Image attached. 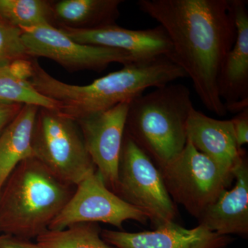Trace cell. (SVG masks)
Returning <instances> with one entry per match:
<instances>
[{
	"label": "cell",
	"instance_id": "8",
	"mask_svg": "<svg viewBox=\"0 0 248 248\" xmlns=\"http://www.w3.org/2000/svg\"><path fill=\"white\" fill-rule=\"evenodd\" d=\"M128 220L146 223L149 217L111 191L96 170L76 186L74 193L48 231H61L78 223L97 222L121 229Z\"/></svg>",
	"mask_w": 248,
	"mask_h": 248
},
{
	"label": "cell",
	"instance_id": "9",
	"mask_svg": "<svg viewBox=\"0 0 248 248\" xmlns=\"http://www.w3.org/2000/svg\"><path fill=\"white\" fill-rule=\"evenodd\" d=\"M22 30L29 58L50 59L68 71L102 72L112 63L124 66L138 62L130 53L120 49L78 43L52 26Z\"/></svg>",
	"mask_w": 248,
	"mask_h": 248
},
{
	"label": "cell",
	"instance_id": "6",
	"mask_svg": "<svg viewBox=\"0 0 248 248\" xmlns=\"http://www.w3.org/2000/svg\"><path fill=\"white\" fill-rule=\"evenodd\" d=\"M159 170L172 201L197 218L234 179L232 173L200 153L188 140L182 153Z\"/></svg>",
	"mask_w": 248,
	"mask_h": 248
},
{
	"label": "cell",
	"instance_id": "17",
	"mask_svg": "<svg viewBox=\"0 0 248 248\" xmlns=\"http://www.w3.org/2000/svg\"><path fill=\"white\" fill-rule=\"evenodd\" d=\"M40 108L33 105L23 106L19 113L0 135L1 187L19 163L33 156L32 139Z\"/></svg>",
	"mask_w": 248,
	"mask_h": 248
},
{
	"label": "cell",
	"instance_id": "1",
	"mask_svg": "<svg viewBox=\"0 0 248 248\" xmlns=\"http://www.w3.org/2000/svg\"><path fill=\"white\" fill-rule=\"evenodd\" d=\"M138 6L167 32L172 60L192 80L202 104L219 117L226 116L218 79L236 40L230 0H140Z\"/></svg>",
	"mask_w": 248,
	"mask_h": 248
},
{
	"label": "cell",
	"instance_id": "15",
	"mask_svg": "<svg viewBox=\"0 0 248 248\" xmlns=\"http://www.w3.org/2000/svg\"><path fill=\"white\" fill-rule=\"evenodd\" d=\"M235 186L225 190L198 218L210 231L228 236L248 234V162L244 156L234 170Z\"/></svg>",
	"mask_w": 248,
	"mask_h": 248
},
{
	"label": "cell",
	"instance_id": "16",
	"mask_svg": "<svg viewBox=\"0 0 248 248\" xmlns=\"http://www.w3.org/2000/svg\"><path fill=\"white\" fill-rule=\"evenodd\" d=\"M122 0H61L53 1L54 25L77 30L115 24Z\"/></svg>",
	"mask_w": 248,
	"mask_h": 248
},
{
	"label": "cell",
	"instance_id": "4",
	"mask_svg": "<svg viewBox=\"0 0 248 248\" xmlns=\"http://www.w3.org/2000/svg\"><path fill=\"white\" fill-rule=\"evenodd\" d=\"M193 108L186 85L156 88L129 103L125 134L161 169L185 148L186 125Z\"/></svg>",
	"mask_w": 248,
	"mask_h": 248
},
{
	"label": "cell",
	"instance_id": "7",
	"mask_svg": "<svg viewBox=\"0 0 248 248\" xmlns=\"http://www.w3.org/2000/svg\"><path fill=\"white\" fill-rule=\"evenodd\" d=\"M115 194L146 213L155 229L172 223L177 215L159 169L125 133Z\"/></svg>",
	"mask_w": 248,
	"mask_h": 248
},
{
	"label": "cell",
	"instance_id": "23",
	"mask_svg": "<svg viewBox=\"0 0 248 248\" xmlns=\"http://www.w3.org/2000/svg\"><path fill=\"white\" fill-rule=\"evenodd\" d=\"M24 105L17 104H6L0 102V132L4 130L11 122Z\"/></svg>",
	"mask_w": 248,
	"mask_h": 248
},
{
	"label": "cell",
	"instance_id": "11",
	"mask_svg": "<svg viewBox=\"0 0 248 248\" xmlns=\"http://www.w3.org/2000/svg\"><path fill=\"white\" fill-rule=\"evenodd\" d=\"M58 29L78 43L120 49L130 53L138 62L160 57H167L172 60V43L166 31L160 25L144 30H131L116 24L86 30Z\"/></svg>",
	"mask_w": 248,
	"mask_h": 248
},
{
	"label": "cell",
	"instance_id": "20",
	"mask_svg": "<svg viewBox=\"0 0 248 248\" xmlns=\"http://www.w3.org/2000/svg\"><path fill=\"white\" fill-rule=\"evenodd\" d=\"M101 232L95 223H78L61 231H47L36 243L43 248H117L106 242Z\"/></svg>",
	"mask_w": 248,
	"mask_h": 248
},
{
	"label": "cell",
	"instance_id": "24",
	"mask_svg": "<svg viewBox=\"0 0 248 248\" xmlns=\"http://www.w3.org/2000/svg\"><path fill=\"white\" fill-rule=\"evenodd\" d=\"M0 248H43L30 240L19 239L11 236H0Z\"/></svg>",
	"mask_w": 248,
	"mask_h": 248
},
{
	"label": "cell",
	"instance_id": "12",
	"mask_svg": "<svg viewBox=\"0 0 248 248\" xmlns=\"http://www.w3.org/2000/svg\"><path fill=\"white\" fill-rule=\"evenodd\" d=\"M236 24L234 45L227 55L218 79V91L227 112L248 108V11L246 0H230Z\"/></svg>",
	"mask_w": 248,
	"mask_h": 248
},
{
	"label": "cell",
	"instance_id": "25",
	"mask_svg": "<svg viewBox=\"0 0 248 248\" xmlns=\"http://www.w3.org/2000/svg\"><path fill=\"white\" fill-rule=\"evenodd\" d=\"M1 181H0V190H1Z\"/></svg>",
	"mask_w": 248,
	"mask_h": 248
},
{
	"label": "cell",
	"instance_id": "13",
	"mask_svg": "<svg viewBox=\"0 0 248 248\" xmlns=\"http://www.w3.org/2000/svg\"><path fill=\"white\" fill-rule=\"evenodd\" d=\"M101 236L117 248H224L232 239L199 225L186 229L172 223L153 231L126 232L104 230Z\"/></svg>",
	"mask_w": 248,
	"mask_h": 248
},
{
	"label": "cell",
	"instance_id": "14",
	"mask_svg": "<svg viewBox=\"0 0 248 248\" xmlns=\"http://www.w3.org/2000/svg\"><path fill=\"white\" fill-rule=\"evenodd\" d=\"M186 133L187 140L197 151L232 173L246 156L236 143L231 120H216L193 108Z\"/></svg>",
	"mask_w": 248,
	"mask_h": 248
},
{
	"label": "cell",
	"instance_id": "10",
	"mask_svg": "<svg viewBox=\"0 0 248 248\" xmlns=\"http://www.w3.org/2000/svg\"><path fill=\"white\" fill-rule=\"evenodd\" d=\"M129 103L77 121L85 145L106 186L116 192Z\"/></svg>",
	"mask_w": 248,
	"mask_h": 248
},
{
	"label": "cell",
	"instance_id": "19",
	"mask_svg": "<svg viewBox=\"0 0 248 248\" xmlns=\"http://www.w3.org/2000/svg\"><path fill=\"white\" fill-rule=\"evenodd\" d=\"M52 4L47 0H0V19L21 29L55 27Z\"/></svg>",
	"mask_w": 248,
	"mask_h": 248
},
{
	"label": "cell",
	"instance_id": "2",
	"mask_svg": "<svg viewBox=\"0 0 248 248\" xmlns=\"http://www.w3.org/2000/svg\"><path fill=\"white\" fill-rule=\"evenodd\" d=\"M29 81L37 92L56 104L58 110L78 121L130 103L150 88L169 84L170 73L162 60L154 59L124 65L91 84L78 86L53 78L32 58Z\"/></svg>",
	"mask_w": 248,
	"mask_h": 248
},
{
	"label": "cell",
	"instance_id": "21",
	"mask_svg": "<svg viewBox=\"0 0 248 248\" xmlns=\"http://www.w3.org/2000/svg\"><path fill=\"white\" fill-rule=\"evenodd\" d=\"M23 31L0 19V64L30 59L22 40Z\"/></svg>",
	"mask_w": 248,
	"mask_h": 248
},
{
	"label": "cell",
	"instance_id": "22",
	"mask_svg": "<svg viewBox=\"0 0 248 248\" xmlns=\"http://www.w3.org/2000/svg\"><path fill=\"white\" fill-rule=\"evenodd\" d=\"M236 143L240 148L248 143V108L239 112L232 120Z\"/></svg>",
	"mask_w": 248,
	"mask_h": 248
},
{
	"label": "cell",
	"instance_id": "3",
	"mask_svg": "<svg viewBox=\"0 0 248 248\" xmlns=\"http://www.w3.org/2000/svg\"><path fill=\"white\" fill-rule=\"evenodd\" d=\"M2 187L0 232L31 240L48 231L76 186L59 179L32 156L15 168Z\"/></svg>",
	"mask_w": 248,
	"mask_h": 248
},
{
	"label": "cell",
	"instance_id": "5",
	"mask_svg": "<svg viewBox=\"0 0 248 248\" xmlns=\"http://www.w3.org/2000/svg\"><path fill=\"white\" fill-rule=\"evenodd\" d=\"M32 151L50 172L72 186L96 170L78 122L56 109L39 110Z\"/></svg>",
	"mask_w": 248,
	"mask_h": 248
},
{
	"label": "cell",
	"instance_id": "18",
	"mask_svg": "<svg viewBox=\"0 0 248 248\" xmlns=\"http://www.w3.org/2000/svg\"><path fill=\"white\" fill-rule=\"evenodd\" d=\"M31 59L0 64V102L56 109V104L36 91L29 78Z\"/></svg>",
	"mask_w": 248,
	"mask_h": 248
}]
</instances>
